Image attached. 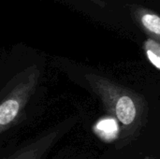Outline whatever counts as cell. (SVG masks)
<instances>
[{
    "label": "cell",
    "instance_id": "6da1fadb",
    "mask_svg": "<svg viewBox=\"0 0 160 159\" xmlns=\"http://www.w3.org/2000/svg\"><path fill=\"white\" fill-rule=\"evenodd\" d=\"M84 77L106 112L118 124L116 149L131 144L139 138L147 124L149 106L146 98L104 76L87 73Z\"/></svg>",
    "mask_w": 160,
    "mask_h": 159
},
{
    "label": "cell",
    "instance_id": "7a4b0ae2",
    "mask_svg": "<svg viewBox=\"0 0 160 159\" xmlns=\"http://www.w3.org/2000/svg\"><path fill=\"white\" fill-rule=\"evenodd\" d=\"M40 79L36 66L17 72L0 90V135L21 122Z\"/></svg>",
    "mask_w": 160,
    "mask_h": 159
},
{
    "label": "cell",
    "instance_id": "3957f363",
    "mask_svg": "<svg viewBox=\"0 0 160 159\" xmlns=\"http://www.w3.org/2000/svg\"><path fill=\"white\" fill-rule=\"evenodd\" d=\"M76 123V117H71L59 123L6 159H43L58 140L68 132Z\"/></svg>",
    "mask_w": 160,
    "mask_h": 159
},
{
    "label": "cell",
    "instance_id": "277c9868",
    "mask_svg": "<svg viewBox=\"0 0 160 159\" xmlns=\"http://www.w3.org/2000/svg\"><path fill=\"white\" fill-rule=\"evenodd\" d=\"M145 53L149 60V62L152 64L153 67H156V69H160V48L158 42H155L154 40H149L145 44Z\"/></svg>",
    "mask_w": 160,
    "mask_h": 159
},
{
    "label": "cell",
    "instance_id": "5b68a950",
    "mask_svg": "<svg viewBox=\"0 0 160 159\" xmlns=\"http://www.w3.org/2000/svg\"><path fill=\"white\" fill-rule=\"evenodd\" d=\"M142 24L144 25V27L148 31H150L151 33H153L157 37L159 36L160 19L158 15H155V14H145L142 17Z\"/></svg>",
    "mask_w": 160,
    "mask_h": 159
},
{
    "label": "cell",
    "instance_id": "8992f818",
    "mask_svg": "<svg viewBox=\"0 0 160 159\" xmlns=\"http://www.w3.org/2000/svg\"><path fill=\"white\" fill-rule=\"evenodd\" d=\"M142 159H157V158H155V157H144V158H142Z\"/></svg>",
    "mask_w": 160,
    "mask_h": 159
}]
</instances>
